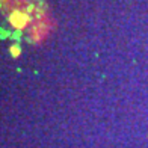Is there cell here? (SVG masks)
Masks as SVG:
<instances>
[{
  "mask_svg": "<svg viewBox=\"0 0 148 148\" xmlns=\"http://www.w3.org/2000/svg\"><path fill=\"white\" fill-rule=\"evenodd\" d=\"M26 21H27V18H26V17H20L18 12H15V14L11 17V23L14 26H17V27H23V26L26 24Z\"/></svg>",
  "mask_w": 148,
  "mask_h": 148,
  "instance_id": "1",
  "label": "cell"
},
{
  "mask_svg": "<svg viewBox=\"0 0 148 148\" xmlns=\"http://www.w3.org/2000/svg\"><path fill=\"white\" fill-rule=\"evenodd\" d=\"M11 53H12V56H18V55H20V47L12 45V47H11Z\"/></svg>",
  "mask_w": 148,
  "mask_h": 148,
  "instance_id": "2",
  "label": "cell"
}]
</instances>
